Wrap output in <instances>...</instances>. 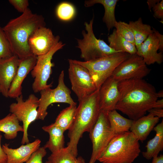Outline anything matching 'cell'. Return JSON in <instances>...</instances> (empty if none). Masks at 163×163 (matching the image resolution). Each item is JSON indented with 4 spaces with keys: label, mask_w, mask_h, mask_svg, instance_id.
<instances>
[{
    "label": "cell",
    "mask_w": 163,
    "mask_h": 163,
    "mask_svg": "<svg viewBox=\"0 0 163 163\" xmlns=\"http://www.w3.org/2000/svg\"><path fill=\"white\" fill-rule=\"evenodd\" d=\"M120 97L115 109L135 120L153 108L158 99L154 86L142 79L118 82Z\"/></svg>",
    "instance_id": "obj_1"
},
{
    "label": "cell",
    "mask_w": 163,
    "mask_h": 163,
    "mask_svg": "<svg viewBox=\"0 0 163 163\" xmlns=\"http://www.w3.org/2000/svg\"><path fill=\"white\" fill-rule=\"evenodd\" d=\"M44 18L28 8L19 16L11 19L2 29L12 52L21 59L33 55L28 40L38 28L45 27Z\"/></svg>",
    "instance_id": "obj_2"
},
{
    "label": "cell",
    "mask_w": 163,
    "mask_h": 163,
    "mask_svg": "<svg viewBox=\"0 0 163 163\" xmlns=\"http://www.w3.org/2000/svg\"><path fill=\"white\" fill-rule=\"evenodd\" d=\"M99 89L78 101L75 119L68 130L69 140L67 147L76 157L78 145L85 132H89L96 123L100 111Z\"/></svg>",
    "instance_id": "obj_3"
},
{
    "label": "cell",
    "mask_w": 163,
    "mask_h": 163,
    "mask_svg": "<svg viewBox=\"0 0 163 163\" xmlns=\"http://www.w3.org/2000/svg\"><path fill=\"white\" fill-rule=\"evenodd\" d=\"M139 141L130 131L116 134L98 161L101 163H133L141 152Z\"/></svg>",
    "instance_id": "obj_4"
},
{
    "label": "cell",
    "mask_w": 163,
    "mask_h": 163,
    "mask_svg": "<svg viewBox=\"0 0 163 163\" xmlns=\"http://www.w3.org/2000/svg\"><path fill=\"white\" fill-rule=\"evenodd\" d=\"M130 55L126 53L119 52L89 61L72 60L88 70L97 89H99L103 83L111 76L117 66Z\"/></svg>",
    "instance_id": "obj_5"
},
{
    "label": "cell",
    "mask_w": 163,
    "mask_h": 163,
    "mask_svg": "<svg viewBox=\"0 0 163 163\" xmlns=\"http://www.w3.org/2000/svg\"><path fill=\"white\" fill-rule=\"evenodd\" d=\"M94 18L89 23H84L85 30L82 31L83 38L77 39V47L81 51V57L87 61L103 57L120 52L111 48L103 40L95 37L93 29Z\"/></svg>",
    "instance_id": "obj_6"
},
{
    "label": "cell",
    "mask_w": 163,
    "mask_h": 163,
    "mask_svg": "<svg viewBox=\"0 0 163 163\" xmlns=\"http://www.w3.org/2000/svg\"><path fill=\"white\" fill-rule=\"evenodd\" d=\"M92 150L89 163H95L116 134L111 128L107 114L100 112L98 119L89 132Z\"/></svg>",
    "instance_id": "obj_7"
},
{
    "label": "cell",
    "mask_w": 163,
    "mask_h": 163,
    "mask_svg": "<svg viewBox=\"0 0 163 163\" xmlns=\"http://www.w3.org/2000/svg\"><path fill=\"white\" fill-rule=\"evenodd\" d=\"M64 73L63 70L60 74L58 85L54 89L48 88L41 91L40 97L37 109V120H43L47 115V109L51 104L57 103L68 104L69 105H76L71 96V91L65 84Z\"/></svg>",
    "instance_id": "obj_8"
},
{
    "label": "cell",
    "mask_w": 163,
    "mask_h": 163,
    "mask_svg": "<svg viewBox=\"0 0 163 163\" xmlns=\"http://www.w3.org/2000/svg\"><path fill=\"white\" fill-rule=\"evenodd\" d=\"M16 99L17 102L11 104L9 111L19 121L23 123L24 131L21 143L23 145L29 143L28 129L30 125L37 120L39 99L34 94H31L25 101H24L22 94Z\"/></svg>",
    "instance_id": "obj_9"
},
{
    "label": "cell",
    "mask_w": 163,
    "mask_h": 163,
    "mask_svg": "<svg viewBox=\"0 0 163 163\" xmlns=\"http://www.w3.org/2000/svg\"><path fill=\"white\" fill-rule=\"evenodd\" d=\"M65 45L61 41L58 40L48 53L37 56L36 64L31 72L32 76L34 78L32 85L34 92H40L52 86L51 84L48 85L47 83L52 72V67L54 66L52 60L54 54Z\"/></svg>",
    "instance_id": "obj_10"
},
{
    "label": "cell",
    "mask_w": 163,
    "mask_h": 163,
    "mask_svg": "<svg viewBox=\"0 0 163 163\" xmlns=\"http://www.w3.org/2000/svg\"><path fill=\"white\" fill-rule=\"evenodd\" d=\"M69 76L72 89L78 101L89 95L97 88L88 70L85 67L68 59Z\"/></svg>",
    "instance_id": "obj_11"
},
{
    "label": "cell",
    "mask_w": 163,
    "mask_h": 163,
    "mask_svg": "<svg viewBox=\"0 0 163 163\" xmlns=\"http://www.w3.org/2000/svg\"><path fill=\"white\" fill-rule=\"evenodd\" d=\"M143 58L137 54L130 55L115 69L111 76L118 82L131 79H142L150 72Z\"/></svg>",
    "instance_id": "obj_12"
},
{
    "label": "cell",
    "mask_w": 163,
    "mask_h": 163,
    "mask_svg": "<svg viewBox=\"0 0 163 163\" xmlns=\"http://www.w3.org/2000/svg\"><path fill=\"white\" fill-rule=\"evenodd\" d=\"M60 37L55 36L51 29L45 27L37 29L29 37L28 43L33 55L38 56L48 53Z\"/></svg>",
    "instance_id": "obj_13"
},
{
    "label": "cell",
    "mask_w": 163,
    "mask_h": 163,
    "mask_svg": "<svg viewBox=\"0 0 163 163\" xmlns=\"http://www.w3.org/2000/svg\"><path fill=\"white\" fill-rule=\"evenodd\" d=\"M118 82L111 76L102 84L99 90V106L100 112L107 114L116 110L118 101L120 93Z\"/></svg>",
    "instance_id": "obj_14"
},
{
    "label": "cell",
    "mask_w": 163,
    "mask_h": 163,
    "mask_svg": "<svg viewBox=\"0 0 163 163\" xmlns=\"http://www.w3.org/2000/svg\"><path fill=\"white\" fill-rule=\"evenodd\" d=\"M20 59L13 55L0 59V92L6 97H8V91L16 74Z\"/></svg>",
    "instance_id": "obj_15"
},
{
    "label": "cell",
    "mask_w": 163,
    "mask_h": 163,
    "mask_svg": "<svg viewBox=\"0 0 163 163\" xmlns=\"http://www.w3.org/2000/svg\"><path fill=\"white\" fill-rule=\"evenodd\" d=\"M37 57V56L32 55L20 59L16 74L8 91V97L16 98L22 94V83L35 66Z\"/></svg>",
    "instance_id": "obj_16"
},
{
    "label": "cell",
    "mask_w": 163,
    "mask_h": 163,
    "mask_svg": "<svg viewBox=\"0 0 163 163\" xmlns=\"http://www.w3.org/2000/svg\"><path fill=\"white\" fill-rule=\"evenodd\" d=\"M41 142L40 140L37 139L31 143L22 144L17 149L10 148L9 145L6 143L3 145L2 149L7 157L6 163L25 162L32 154L40 147Z\"/></svg>",
    "instance_id": "obj_17"
},
{
    "label": "cell",
    "mask_w": 163,
    "mask_h": 163,
    "mask_svg": "<svg viewBox=\"0 0 163 163\" xmlns=\"http://www.w3.org/2000/svg\"><path fill=\"white\" fill-rule=\"evenodd\" d=\"M159 47V40L153 33L142 43L136 54L143 58L147 65L160 64L163 61V55L162 52H158Z\"/></svg>",
    "instance_id": "obj_18"
},
{
    "label": "cell",
    "mask_w": 163,
    "mask_h": 163,
    "mask_svg": "<svg viewBox=\"0 0 163 163\" xmlns=\"http://www.w3.org/2000/svg\"><path fill=\"white\" fill-rule=\"evenodd\" d=\"M160 118L149 113L133 120L129 130L139 141L143 142L159 122Z\"/></svg>",
    "instance_id": "obj_19"
},
{
    "label": "cell",
    "mask_w": 163,
    "mask_h": 163,
    "mask_svg": "<svg viewBox=\"0 0 163 163\" xmlns=\"http://www.w3.org/2000/svg\"><path fill=\"white\" fill-rule=\"evenodd\" d=\"M42 129L47 133L49 139L44 147L52 153L64 147V133L65 131L54 123L42 127Z\"/></svg>",
    "instance_id": "obj_20"
},
{
    "label": "cell",
    "mask_w": 163,
    "mask_h": 163,
    "mask_svg": "<svg viewBox=\"0 0 163 163\" xmlns=\"http://www.w3.org/2000/svg\"><path fill=\"white\" fill-rule=\"evenodd\" d=\"M156 132L155 136L149 140L145 147L146 151L142 152L143 157L147 160H150L158 156L163 149V120L153 129Z\"/></svg>",
    "instance_id": "obj_21"
},
{
    "label": "cell",
    "mask_w": 163,
    "mask_h": 163,
    "mask_svg": "<svg viewBox=\"0 0 163 163\" xmlns=\"http://www.w3.org/2000/svg\"><path fill=\"white\" fill-rule=\"evenodd\" d=\"M118 0H89L85 1L84 5L88 7L96 4L102 5L104 8V14L103 18V21L105 24L108 30L115 27L117 21L115 15V8Z\"/></svg>",
    "instance_id": "obj_22"
},
{
    "label": "cell",
    "mask_w": 163,
    "mask_h": 163,
    "mask_svg": "<svg viewBox=\"0 0 163 163\" xmlns=\"http://www.w3.org/2000/svg\"><path fill=\"white\" fill-rule=\"evenodd\" d=\"M23 131V126L19 124V120L14 114L10 113L0 120V132L4 133L6 139H14L18 132Z\"/></svg>",
    "instance_id": "obj_23"
},
{
    "label": "cell",
    "mask_w": 163,
    "mask_h": 163,
    "mask_svg": "<svg viewBox=\"0 0 163 163\" xmlns=\"http://www.w3.org/2000/svg\"><path fill=\"white\" fill-rule=\"evenodd\" d=\"M129 24L134 34L135 45L137 51L142 43L153 32L150 25L143 24L141 18L135 21H129Z\"/></svg>",
    "instance_id": "obj_24"
},
{
    "label": "cell",
    "mask_w": 163,
    "mask_h": 163,
    "mask_svg": "<svg viewBox=\"0 0 163 163\" xmlns=\"http://www.w3.org/2000/svg\"><path fill=\"white\" fill-rule=\"evenodd\" d=\"M109 46L115 50L127 53L130 55L136 54L135 45L126 40L114 29L108 37Z\"/></svg>",
    "instance_id": "obj_25"
},
{
    "label": "cell",
    "mask_w": 163,
    "mask_h": 163,
    "mask_svg": "<svg viewBox=\"0 0 163 163\" xmlns=\"http://www.w3.org/2000/svg\"><path fill=\"white\" fill-rule=\"evenodd\" d=\"M107 114L111 128L116 134L129 131L133 120L122 116L116 110L109 112Z\"/></svg>",
    "instance_id": "obj_26"
},
{
    "label": "cell",
    "mask_w": 163,
    "mask_h": 163,
    "mask_svg": "<svg viewBox=\"0 0 163 163\" xmlns=\"http://www.w3.org/2000/svg\"><path fill=\"white\" fill-rule=\"evenodd\" d=\"M76 109V105H69L61 111L54 123L65 131L68 130L74 121Z\"/></svg>",
    "instance_id": "obj_27"
},
{
    "label": "cell",
    "mask_w": 163,
    "mask_h": 163,
    "mask_svg": "<svg viewBox=\"0 0 163 163\" xmlns=\"http://www.w3.org/2000/svg\"><path fill=\"white\" fill-rule=\"evenodd\" d=\"M77 157L66 147L52 153L48 160L52 163H74Z\"/></svg>",
    "instance_id": "obj_28"
},
{
    "label": "cell",
    "mask_w": 163,
    "mask_h": 163,
    "mask_svg": "<svg viewBox=\"0 0 163 163\" xmlns=\"http://www.w3.org/2000/svg\"><path fill=\"white\" fill-rule=\"evenodd\" d=\"M75 12V8L72 4L63 2L57 6L56 14L60 19L64 21H68L73 18Z\"/></svg>",
    "instance_id": "obj_29"
},
{
    "label": "cell",
    "mask_w": 163,
    "mask_h": 163,
    "mask_svg": "<svg viewBox=\"0 0 163 163\" xmlns=\"http://www.w3.org/2000/svg\"><path fill=\"white\" fill-rule=\"evenodd\" d=\"M115 27L117 31L126 40L135 45L134 34L129 24L121 21H117Z\"/></svg>",
    "instance_id": "obj_30"
},
{
    "label": "cell",
    "mask_w": 163,
    "mask_h": 163,
    "mask_svg": "<svg viewBox=\"0 0 163 163\" xmlns=\"http://www.w3.org/2000/svg\"><path fill=\"white\" fill-rule=\"evenodd\" d=\"M13 55L9 42L2 27H0V59Z\"/></svg>",
    "instance_id": "obj_31"
},
{
    "label": "cell",
    "mask_w": 163,
    "mask_h": 163,
    "mask_svg": "<svg viewBox=\"0 0 163 163\" xmlns=\"http://www.w3.org/2000/svg\"><path fill=\"white\" fill-rule=\"evenodd\" d=\"M47 152L46 149L44 147H39L31 155L26 163H43V159Z\"/></svg>",
    "instance_id": "obj_32"
},
{
    "label": "cell",
    "mask_w": 163,
    "mask_h": 163,
    "mask_svg": "<svg viewBox=\"0 0 163 163\" xmlns=\"http://www.w3.org/2000/svg\"><path fill=\"white\" fill-rule=\"evenodd\" d=\"M8 2L18 12L22 13L28 8L29 2L28 0H9Z\"/></svg>",
    "instance_id": "obj_33"
},
{
    "label": "cell",
    "mask_w": 163,
    "mask_h": 163,
    "mask_svg": "<svg viewBox=\"0 0 163 163\" xmlns=\"http://www.w3.org/2000/svg\"><path fill=\"white\" fill-rule=\"evenodd\" d=\"M154 12V16L158 19L163 20V0L160 1L152 8Z\"/></svg>",
    "instance_id": "obj_34"
},
{
    "label": "cell",
    "mask_w": 163,
    "mask_h": 163,
    "mask_svg": "<svg viewBox=\"0 0 163 163\" xmlns=\"http://www.w3.org/2000/svg\"><path fill=\"white\" fill-rule=\"evenodd\" d=\"M148 112L154 116L158 117L159 118H162L163 117V108H153L149 110Z\"/></svg>",
    "instance_id": "obj_35"
},
{
    "label": "cell",
    "mask_w": 163,
    "mask_h": 163,
    "mask_svg": "<svg viewBox=\"0 0 163 163\" xmlns=\"http://www.w3.org/2000/svg\"><path fill=\"white\" fill-rule=\"evenodd\" d=\"M152 29L153 33L155 34L159 40L160 45L159 50L162 52L163 50V35L154 28H152Z\"/></svg>",
    "instance_id": "obj_36"
},
{
    "label": "cell",
    "mask_w": 163,
    "mask_h": 163,
    "mask_svg": "<svg viewBox=\"0 0 163 163\" xmlns=\"http://www.w3.org/2000/svg\"><path fill=\"white\" fill-rule=\"evenodd\" d=\"M2 136L0 134V163H6L7 157L1 146V142Z\"/></svg>",
    "instance_id": "obj_37"
},
{
    "label": "cell",
    "mask_w": 163,
    "mask_h": 163,
    "mask_svg": "<svg viewBox=\"0 0 163 163\" xmlns=\"http://www.w3.org/2000/svg\"><path fill=\"white\" fill-rule=\"evenodd\" d=\"M160 1V0H148L147 3L149 9L151 11V9L158 3Z\"/></svg>",
    "instance_id": "obj_38"
},
{
    "label": "cell",
    "mask_w": 163,
    "mask_h": 163,
    "mask_svg": "<svg viewBox=\"0 0 163 163\" xmlns=\"http://www.w3.org/2000/svg\"><path fill=\"white\" fill-rule=\"evenodd\" d=\"M152 159V163H163V155L162 154Z\"/></svg>",
    "instance_id": "obj_39"
},
{
    "label": "cell",
    "mask_w": 163,
    "mask_h": 163,
    "mask_svg": "<svg viewBox=\"0 0 163 163\" xmlns=\"http://www.w3.org/2000/svg\"><path fill=\"white\" fill-rule=\"evenodd\" d=\"M153 108H163V99H161L155 101Z\"/></svg>",
    "instance_id": "obj_40"
},
{
    "label": "cell",
    "mask_w": 163,
    "mask_h": 163,
    "mask_svg": "<svg viewBox=\"0 0 163 163\" xmlns=\"http://www.w3.org/2000/svg\"><path fill=\"white\" fill-rule=\"evenodd\" d=\"M74 163H86L85 159L81 156L77 158Z\"/></svg>",
    "instance_id": "obj_41"
},
{
    "label": "cell",
    "mask_w": 163,
    "mask_h": 163,
    "mask_svg": "<svg viewBox=\"0 0 163 163\" xmlns=\"http://www.w3.org/2000/svg\"><path fill=\"white\" fill-rule=\"evenodd\" d=\"M157 95L158 98L163 97V91L161 90L157 92Z\"/></svg>",
    "instance_id": "obj_42"
},
{
    "label": "cell",
    "mask_w": 163,
    "mask_h": 163,
    "mask_svg": "<svg viewBox=\"0 0 163 163\" xmlns=\"http://www.w3.org/2000/svg\"><path fill=\"white\" fill-rule=\"evenodd\" d=\"M45 163H52L50 161L48 160L47 161H46Z\"/></svg>",
    "instance_id": "obj_43"
}]
</instances>
